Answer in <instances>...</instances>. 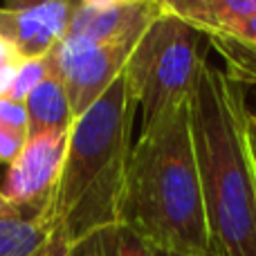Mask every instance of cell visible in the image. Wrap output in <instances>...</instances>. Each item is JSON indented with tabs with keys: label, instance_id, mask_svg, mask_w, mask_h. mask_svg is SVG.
I'll return each mask as SVG.
<instances>
[{
	"label": "cell",
	"instance_id": "6da1fadb",
	"mask_svg": "<svg viewBox=\"0 0 256 256\" xmlns=\"http://www.w3.org/2000/svg\"><path fill=\"white\" fill-rule=\"evenodd\" d=\"M245 86L204 63L189 97L209 256H256V178Z\"/></svg>",
	"mask_w": 256,
	"mask_h": 256
},
{
	"label": "cell",
	"instance_id": "7a4b0ae2",
	"mask_svg": "<svg viewBox=\"0 0 256 256\" xmlns=\"http://www.w3.org/2000/svg\"><path fill=\"white\" fill-rule=\"evenodd\" d=\"M122 222L150 248L209 256L189 102L142 128L128 164Z\"/></svg>",
	"mask_w": 256,
	"mask_h": 256
},
{
	"label": "cell",
	"instance_id": "3957f363",
	"mask_svg": "<svg viewBox=\"0 0 256 256\" xmlns=\"http://www.w3.org/2000/svg\"><path fill=\"white\" fill-rule=\"evenodd\" d=\"M135 112L137 104L122 74L72 124L66 162L50 198L54 227L68 243L122 222Z\"/></svg>",
	"mask_w": 256,
	"mask_h": 256
},
{
	"label": "cell",
	"instance_id": "277c9868",
	"mask_svg": "<svg viewBox=\"0 0 256 256\" xmlns=\"http://www.w3.org/2000/svg\"><path fill=\"white\" fill-rule=\"evenodd\" d=\"M204 36L168 14L153 18L126 63V86L142 108V128L189 102L202 66Z\"/></svg>",
	"mask_w": 256,
	"mask_h": 256
},
{
	"label": "cell",
	"instance_id": "5b68a950",
	"mask_svg": "<svg viewBox=\"0 0 256 256\" xmlns=\"http://www.w3.org/2000/svg\"><path fill=\"white\" fill-rule=\"evenodd\" d=\"M140 36L112 43H90L81 38H63L54 48L56 66L66 81L72 115L79 120L108 88L124 74L126 63Z\"/></svg>",
	"mask_w": 256,
	"mask_h": 256
},
{
	"label": "cell",
	"instance_id": "8992f818",
	"mask_svg": "<svg viewBox=\"0 0 256 256\" xmlns=\"http://www.w3.org/2000/svg\"><path fill=\"white\" fill-rule=\"evenodd\" d=\"M70 130H50L27 135L18 158L7 166L0 194L7 204L32 207L48 202L61 176Z\"/></svg>",
	"mask_w": 256,
	"mask_h": 256
},
{
	"label": "cell",
	"instance_id": "52a82bcc",
	"mask_svg": "<svg viewBox=\"0 0 256 256\" xmlns=\"http://www.w3.org/2000/svg\"><path fill=\"white\" fill-rule=\"evenodd\" d=\"M79 0H4L0 36L20 58H38L63 40Z\"/></svg>",
	"mask_w": 256,
	"mask_h": 256
},
{
	"label": "cell",
	"instance_id": "ba28073f",
	"mask_svg": "<svg viewBox=\"0 0 256 256\" xmlns=\"http://www.w3.org/2000/svg\"><path fill=\"white\" fill-rule=\"evenodd\" d=\"M162 12L155 4V0H130V2L110 4V7H88L79 2L72 14L66 36L90 40V43L135 38L144 34V30Z\"/></svg>",
	"mask_w": 256,
	"mask_h": 256
},
{
	"label": "cell",
	"instance_id": "9c48e42d",
	"mask_svg": "<svg viewBox=\"0 0 256 256\" xmlns=\"http://www.w3.org/2000/svg\"><path fill=\"white\" fill-rule=\"evenodd\" d=\"M50 200L32 207L0 209V256H36L54 236Z\"/></svg>",
	"mask_w": 256,
	"mask_h": 256
},
{
	"label": "cell",
	"instance_id": "30bf717a",
	"mask_svg": "<svg viewBox=\"0 0 256 256\" xmlns=\"http://www.w3.org/2000/svg\"><path fill=\"white\" fill-rule=\"evenodd\" d=\"M25 108L27 135H38V132L50 130H70L74 124L70 97L66 90V81L58 72L56 56H54V68L50 70V74L27 94Z\"/></svg>",
	"mask_w": 256,
	"mask_h": 256
},
{
	"label": "cell",
	"instance_id": "8fae6325",
	"mask_svg": "<svg viewBox=\"0 0 256 256\" xmlns=\"http://www.w3.org/2000/svg\"><path fill=\"white\" fill-rule=\"evenodd\" d=\"M225 61V74L240 86L256 84V16L230 27H216L204 34Z\"/></svg>",
	"mask_w": 256,
	"mask_h": 256
},
{
	"label": "cell",
	"instance_id": "7c38bea8",
	"mask_svg": "<svg viewBox=\"0 0 256 256\" xmlns=\"http://www.w3.org/2000/svg\"><path fill=\"white\" fill-rule=\"evenodd\" d=\"M68 256H153V248L130 225L112 222L72 240Z\"/></svg>",
	"mask_w": 256,
	"mask_h": 256
},
{
	"label": "cell",
	"instance_id": "4fadbf2b",
	"mask_svg": "<svg viewBox=\"0 0 256 256\" xmlns=\"http://www.w3.org/2000/svg\"><path fill=\"white\" fill-rule=\"evenodd\" d=\"M52 68H54V50L48 52L45 56H38V58H22V61L18 63L14 81H12V86H9L4 97H12V99H16V102L25 104L27 94L50 74Z\"/></svg>",
	"mask_w": 256,
	"mask_h": 256
},
{
	"label": "cell",
	"instance_id": "5bb4252c",
	"mask_svg": "<svg viewBox=\"0 0 256 256\" xmlns=\"http://www.w3.org/2000/svg\"><path fill=\"white\" fill-rule=\"evenodd\" d=\"M256 16V0H216L212 9L207 25L200 30V34H207L216 27H230L236 22H243L248 18Z\"/></svg>",
	"mask_w": 256,
	"mask_h": 256
},
{
	"label": "cell",
	"instance_id": "9a60e30c",
	"mask_svg": "<svg viewBox=\"0 0 256 256\" xmlns=\"http://www.w3.org/2000/svg\"><path fill=\"white\" fill-rule=\"evenodd\" d=\"M214 2L216 0H155V4L162 14L180 18V20L189 22L191 27H196L198 32L207 25Z\"/></svg>",
	"mask_w": 256,
	"mask_h": 256
},
{
	"label": "cell",
	"instance_id": "2e32d148",
	"mask_svg": "<svg viewBox=\"0 0 256 256\" xmlns=\"http://www.w3.org/2000/svg\"><path fill=\"white\" fill-rule=\"evenodd\" d=\"M27 142V130L0 124V164H12Z\"/></svg>",
	"mask_w": 256,
	"mask_h": 256
},
{
	"label": "cell",
	"instance_id": "e0dca14e",
	"mask_svg": "<svg viewBox=\"0 0 256 256\" xmlns=\"http://www.w3.org/2000/svg\"><path fill=\"white\" fill-rule=\"evenodd\" d=\"M22 58L18 56V52L12 48L9 40H4L0 36V97H4L14 81V74H16V68Z\"/></svg>",
	"mask_w": 256,
	"mask_h": 256
},
{
	"label": "cell",
	"instance_id": "ac0fdd59",
	"mask_svg": "<svg viewBox=\"0 0 256 256\" xmlns=\"http://www.w3.org/2000/svg\"><path fill=\"white\" fill-rule=\"evenodd\" d=\"M0 124L27 130V108L12 97H0Z\"/></svg>",
	"mask_w": 256,
	"mask_h": 256
},
{
	"label": "cell",
	"instance_id": "d6986e66",
	"mask_svg": "<svg viewBox=\"0 0 256 256\" xmlns=\"http://www.w3.org/2000/svg\"><path fill=\"white\" fill-rule=\"evenodd\" d=\"M68 245L70 243H68L58 232H54V236L48 240V245H45L36 256H68Z\"/></svg>",
	"mask_w": 256,
	"mask_h": 256
},
{
	"label": "cell",
	"instance_id": "ffe728a7",
	"mask_svg": "<svg viewBox=\"0 0 256 256\" xmlns=\"http://www.w3.org/2000/svg\"><path fill=\"white\" fill-rule=\"evenodd\" d=\"M248 148H250V158H252L254 178H256V112H250V120H248Z\"/></svg>",
	"mask_w": 256,
	"mask_h": 256
},
{
	"label": "cell",
	"instance_id": "44dd1931",
	"mask_svg": "<svg viewBox=\"0 0 256 256\" xmlns=\"http://www.w3.org/2000/svg\"><path fill=\"white\" fill-rule=\"evenodd\" d=\"M81 4L88 7H110V4H120V2H130V0H79Z\"/></svg>",
	"mask_w": 256,
	"mask_h": 256
},
{
	"label": "cell",
	"instance_id": "7402d4cb",
	"mask_svg": "<svg viewBox=\"0 0 256 256\" xmlns=\"http://www.w3.org/2000/svg\"><path fill=\"white\" fill-rule=\"evenodd\" d=\"M153 256H194V254H182V252H171V250L153 248Z\"/></svg>",
	"mask_w": 256,
	"mask_h": 256
},
{
	"label": "cell",
	"instance_id": "603a6c76",
	"mask_svg": "<svg viewBox=\"0 0 256 256\" xmlns=\"http://www.w3.org/2000/svg\"><path fill=\"white\" fill-rule=\"evenodd\" d=\"M4 204H7V202H4V200H2V194H0V209H2Z\"/></svg>",
	"mask_w": 256,
	"mask_h": 256
},
{
	"label": "cell",
	"instance_id": "cb8c5ba5",
	"mask_svg": "<svg viewBox=\"0 0 256 256\" xmlns=\"http://www.w3.org/2000/svg\"><path fill=\"white\" fill-rule=\"evenodd\" d=\"M254 112H256V110H254Z\"/></svg>",
	"mask_w": 256,
	"mask_h": 256
}]
</instances>
